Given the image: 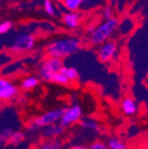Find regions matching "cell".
Here are the masks:
<instances>
[{
    "mask_svg": "<svg viewBox=\"0 0 148 149\" xmlns=\"http://www.w3.org/2000/svg\"><path fill=\"white\" fill-rule=\"evenodd\" d=\"M81 44L80 39L76 36L61 37L50 42L45 51L48 57L63 60L78 52Z\"/></svg>",
    "mask_w": 148,
    "mask_h": 149,
    "instance_id": "cell-1",
    "label": "cell"
},
{
    "mask_svg": "<svg viewBox=\"0 0 148 149\" xmlns=\"http://www.w3.org/2000/svg\"><path fill=\"white\" fill-rule=\"evenodd\" d=\"M119 21L116 18H112L110 20L105 21L90 33L89 43L93 46H99L103 43L110 40L111 36L118 29Z\"/></svg>",
    "mask_w": 148,
    "mask_h": 149,
    "instance_id": "cell-2",
    "label": "cell"
},
{
    "mask_svg": "<svg viewBox=\"0 0 148 149\" xmlns=\"http://www.w3.org/2000/svg\"><path fill=\"white\" fill-rule=\"evenodd\" d=\"M64 67L63 60L58 58L47 57L41 63L38 68V76L41 79L46 82H51V77L55 74L60 72Z\"/></svg>",
    "mask_w": 148,
    "mask_h": 149,
    "instance_id": "cell-3",
    "label": "cell"
},
{
    "mask_svg": "<svg viewBox=\"0 0 148 149\" xmlns=\"http://www.w3.org/2000/svg\"><path fill=\"white\" fill-rule=\"evenodd\" d=\"M83 118V108L79 104H72L64 108V112L59 123L65 129L80 123Z\"/></svg>",
    "mask_w": 148,
    "mask_h": 149,
    "instance_id": "cell-4",
    "label": "cell"
},
{
    "mask_svg": "<svg viewBox=\"0 0 148 149\" xmlns=\"http://www.w3.org/2000/svg\"><path fill=\"white\" fill-rule=\"evenodd\" d=\"M35 43V37L29 33H24L17 36L10 47V52L13 54H23L30 52Z\"/></svg>",
    "mask_w": 148,
    "mask_h": 149,
    "instance_id": "cell-5",
    "label": "cell"
},
{
    "mask_svg": "<svg viewBox=\"0 0 148 149\" xmlns=\"http://www.w3.org/2000/svg\"><path fill=\"white\" fill-rule=\"evenodd\" d=\"M63 112H64V107L51 109L41 114L40 116H35L31 120V122H33L39 129H42L44 127L54 123H58L61 118Z\"/></svg>",
    "mask_w": 148,
    "mask_h": 149,
    "instance_id": "cell-6",
    "label": "cell"
},
{
    "mask_svg": "<svg viewBox=\"0 0 148 149\" xmlns=\"http://www.w3.org/2000/svg\"><path fill=\"white\" fill-rule=\"evenodd\" d=\"M20 88L11 80L0 76V103L8 102L20 94Z\"/></svg>",
    "mask_w": 148,
    "mask_h": 149,
    "instance_id": "cell-7",
    "label": "cell"
},
{
    "mask_svg": "<svg viewBox=\"0 0 148 149\" xmlns=\"http://www.w3.org/2000/svg\"><path fill=\"white\" fill-rule=\"evenodd\" d=\"M118 45L116 42L113 40H108L99 45L97 54L99 60L103 63H107L113 61L117 54Z\"/></svg>",
    "mask_w": 148,
    "mask_h": 149,
    "instance_id": "cell-8",
    "label": "cell"
},
{
    "mask_svg": "<svg viewBox=\"0 0 148 149\" xmlns=\"http://www.w3.org/2000/svg\"><path fill=\"white\" fill-rule=\"evenodd\" d=\"M41 130H42V136L46 140L47 139H56L60 136H61L65 132V128H63L59 123L44 127Z\"/></svg>",
    "mask_w": 148,
    "mask_h": 149,
    "instance_id": "cell-9",
    "label": "cell"
},
{
    "mask_svg": "<svg viewBox=\"0 0 148 149\" xmlns=\"http://www.w3.org/2000/svg\"><path fill=\"white\" fill-rule=\"evenodd\" d=\"M39 83H40L39 77L35 76H28L22 78V80L20 83L19 88L23 91H30L38 87Z\"/></svg>",
    "mask_w": 148,
    "mask_h": 149,
    "instance_id": "cell-10",
    "label": "cell"
},
{
    "mask_svg": "<svg viewBox=\"0 0 148 149\" xmlns=\"http://www.w3.org/2000/svg\"><path fill=\"white\" fill-rule=\"evenodd\" d=\"M62 20H63V23L65 24V26L70 29H76L80 23L79 15L76 12H68V13H64Z\"/></svg>",
    "mask_w": 148,
    "mask_h": 149,
    "instance_id": "cell-11",
    "label": "cell"
},
{
    "mask_svg": "<svg viewBox=\"0 0 148 149\" xmlns=\"http://www.w3.org/2000/svg\"><path fill=\"white\" fill-rule=\"evenodd\" d=\"M123 114L129 116L136 115L138 111V105L131 98H124L121 104Z\"/></svg>",
    "mask_w": 148,
    "mask_h": 149,
    "instance_id": "cell-12",
    "label": "cell"
},
{
    "mask_svg": "<svg viewBox=\"0 0 148 149\" xmlns=\"http://www.w3.org/2000/svg\"><path fill=\"white\" fill-rule=\"evenodd\" d=\"M80 125L83 129L91 132H100V125L99 123L92 118H84L80 121Z\"/></svg>",
    "mask_w": 148,
    "mask_h": 149,
    "instance_id": "cell-13",
    "label": "cell"
},
{
    "mask_svg": "<svg viewBox=\"0 0 148 149\" xmlns=\"http://www.w3.org/2000/svg\"><path fill=\"white\" fill-rule=\"evenodd\" d=\"M60 72H62L65 74L70 84H74V83H76L79 81V78H80L79 72L75 68H67V67L64 66L61 68Z\"/></svg>",
    "mask_w": 148,
    "mask_h": 149,
    "instance_id": "cell-14",
    "label": "cell"
},
{
    "mask_svg": "<svg viewBox=\"0 0 148 149\" xmlns=\"http://www.w3.org/2000/svg\"><path fill=\"white\" fill-rule=\"evenodd\" d=\"M35 149H62V142L59 139H47Z\"/></svg>",
    "mask_w": 148,
    "mask_h": 149,
    "instance_id": "cell-15",
    "label": "cell"
},
{
    "mask_svg": "<svg viewBox=\"0 0 148 149\" xmlns=\"http://www.w3.org/2000/svg\"><path fill=\"white\" fill-rule=\"evenodd\" d=\"M109 149H127L126 144L118 138H109L106 143Z\"/></svg>",
    "mask_w": 148,
    "mask_h": 149,
    "instance_id": "cell-16",
    "label": "cell"
},
{
    "mask_svg": "<svg viewBox=\"0 0 148 149\" xmlns=\"http://www.w3.org/2000/svg\"><path fill=\"white\" fill-rule=\"evenodd\" d=\"M62 3L68 12H76L83 3V0H62Z\"/></svg>",
    "mask_w": 148,
    "mask_h": 149,
    "instance_id": "cell-17",
    "label": "cell"
},
{
    "mask_svg": "<svg viewBox=\"0 0 148 149\" xmlns=\"http://www.w3.org/2000/svg\"><path fill=\"white\" fill-rule=\"evenodd\" d=\"M50 83L57 84H60V85H68V84H70L68 79L66 77V76L62 72H59L57 74H55L54 76L51 77Z\"/></svg>",
    "mask_w": 148,
    "mask_h": 149,
    "instance_id": "cell-18",
    "label": "cell"
},
{
    "mask_svg": "<svg viewBox=\"0 0 148 149\" xmlns=\"http://www.w3.org/2000/svg\"><path fill=\"white\" fill-rule=\"evenodd\" d=\"M24 139H25V133L23 132H21V130H16V132H13L12 133L8 140V143L12 145H17L22 143Z\"/></svg>",
    "mask_w": 148,
    "mask_h": 149,
    "instance_id": "cell-19",
    "label": "cell"
},
{
    "mask_svg": "<svg viewBox=\"0 0 148 149\" xmlns=\"http://www.w3.org/2000/svg\"><path fill=\"white\" fill-rule=\"evenodd\" d=\"M13 132V130L10 128H5L3 130H0V146L8 143V140Z\"/></svg>",
    "mask_w": 148,
    "mask_h": 149,
    "instance_id": "cell-20",
    "label": "cell"
},
{
    "mask_svg": "<svg viewBox=\"0 0 148 149\" xmlns=\"http://www.w3.org/2000/svg\"><path fill=\"white\" fill-rule=\"evenodd\" d=\"M44 11L47 13V14H49L50 16L55 15V7L53 6V3L51 0H44Z\"/></svg>",
    "mask_w": 148,
    "mask_h": 149,
    "instance_id": "cell-21",
    "label": "cell"
},
{
    "mask_svg": "<svg viewBox=\"0 0 148 149\" xmlns=\"http://www.w3.org/2000/svg\"><path fill=\"white\" fill-rule=\"evenodd\" d=\"M88 149H109L106 144L101 140H96L92 142L89 146Z\"/></svg>",
    "mask_w": 148,
    "mask_h": 149,
    "instance_id": "cell-22",
    "label": "cell"
},
{
    "mask_svg": "<svg viewBox=\"0 0 148 149\" xmlns=\"http://www.w3.org/2000/svg\"><path fill=\"white\" fill-rule=\"evenodd\" d=\"M13 27V22L10 21H6L3 22H0V35H3L8 32Z\"/></svg>",
    "mask_w": 148,
    "mask_h": 149,
    "instance_id": "cell-23",
    "label": "cell"
},
{
    "mask_svg": "<svg viewBox=\"0 0 148 149\" xmlns=\"http://www.w3.org/2000/svg\"><path fill=\"white\" fill-rule=\"evenodd\" d=\"M114 11L113 9L111 8L110 6H106L103 9L102 11V17L105 21H107V20H110V19L114 18Z\"/></svg>",
    "mask_w": 148,
    "mask_h": 149,
    "instance_id": "cell-24",
    "label": "cell"
},
{
    "mask_svg": "<svg viewBox=\"0 0 148 149\" xmlns=\"http://www.w3.org/2000/svg\"><path fill=\"white\" fill-rule=\"evenodd\" d=\"M67 149H88V146L83 145H76V146H72Z\"/></svg>",
    "mask_w": 148,
    "mask_h": 149,
    "instance_id": "cell-25",
    "label": "cell"
},
{
    "mask_svg": "<svg viewBox=\"0 0 148 149\" xmlns=\"http://www.w3.org/2000/svg\"><path fill=\"white\" fill-rule=\"evenodd\" d=\"M8 1L11 2V3H15V2L17 1V0H8Z\"/></svg>",
    "mask_w": 148,
    "mask_h": 149,
    "instance_id": "cell-26",
    "label": "cell"
},
{
    "mask_svg": "<svg viewBox=\"0 0 148 149\" xmlns=\"http://www.w3.org/2000/svg\"><path fill=\"white\" fill-rule=\"evenodd\" d=\"M1 8H2V3H1V1H0V10H1Z\"/></svg>",
    "mask_w": 148,
    "mask_h": 149,
    "instance_id": "cell-27",
    "label": "cell"
},
{
    "mask_svg": "<svg viewBox=\"0 0 148 149\" xmlns=\"http://www.w3.org/2000/svg\"><path fill=\"white\" fill-rule=\"evenodd\" d=\"M86 1H88V0H83V2H86Z\"/></svg>",
    "mask_w": 148,
    "mask_h": 149,
    "instance_id": "cell-28",
    "label": "cell"
},
{
    "mask_svg": "<svg viewBox=\"0 0 148 149\" xmlns=\"http://www.w3.org/2000/svg\"><path fill=\"white\" fill-rule=\"evenodd\" d=\"M0 109H1V103H0Z\"/></svg>",
    "mask_w": 148,
    "mask_h": 149,
    "instance_id": "cell-29",
    "label": "cell"
}]
</instances>
